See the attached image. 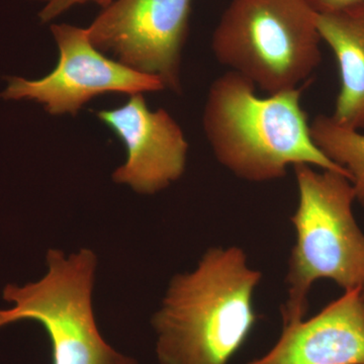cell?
<instances>
[{"instance_id": "6da1fadb", "label": "cell", "mask_w": 364, "mask_h": 364, "mask_svg": "<svg viewBox=\"0 0 364 364\" xmlns=\"http://www.w3.org/2000/svg\"><path fill=\"white\" fill-rule=\"evenodd\" d=\"M261 277L237 247L210 249L193 272L176 275L153 317L160 363H229L257 320Z\"/></svg>"}, {"instance_id": "7a4b0ae2", "label": "cell", "mask_w": 364, "mask_h": 364, "mask_svg": "<svg viewBox=\"0 0 364 364\" xmlns=\"http://www.w3.org/2000/svg\"><path fill=\"white\" fill-rule=\"evenodd\" d=\"M255 87L231 70L210 86L203 130L221 164L254 182L284 177L291 164L340 172L350 179L347 170L331 161L314 142L301 107V87L267 97H257Z\"/></svg>"}, {"instance_id": "3957f363", "label": "cell", "mask_w": 364, "mask_h": 364, "mask_svg": "<svg viewBox=\"0 0 364 364\" xmlns=\"http://www.w3.org/2000/svg\"><path fill=\"white\" fill-rule=\"evenodd\" d=\"M294 167L299 203L291 221L296 241L289 258L284 326L304 320L316 280L331 279L345 291L364 287V234L352 212L356 198L350 179L308 164Z\"/></svg>"}, {"instance_id": "277c9868", "label": "cell", "mask_w": 364, "mask_h": 364, "mask_svg": "<svg viewBox=\"0 0 364 364\" xmlns=\"http://www.w3.org/2000/svg\"><path fill=\"white\" fill-rule=\"evenodd\" d=\"M316 16L305 0H232L213 35V51L268 95L296 90L322 59Z\"/></svg>"}, {"instance_id": "5b68a950", "label": "cell", "mask_w": 364, "mask_h": 364, "mask_svg": "<svg viewBox=\"0 0 364 364\" xmlns=\"http://www.w3.org/2000/svg\"><path fill=\"white\" fill-rule=\"evenodd\" d=\"M46 262L47 272L38 282L4 287V301L13 306L0 310V328L21 320L39 322L51 340L53 364H136L98 331L92 306L97 254L50 249Z\"/></svg>"}, {"instance_id": "8992f818", "label": "cell", "mask_w": 364, "mask_h": 364, "mask_svg": "<svg viewBox=\"0 0 364 364\" xmlns=\"http://www.w3.org/2000/svg\"><path fill=\"white\" fill-rule=\"evenodd\" d=\"M51 32L59 49L54 70L38 80L9 79L2 97L33 100L53 116H74L86 102L105 93L134 95L165 90L157 76L105 56L91 42L87 28L54 23Z\"/></svg>"}, {"instance_id": "52a82bcc", "label": "cell", "mask_w": 364, "mask_h": 364, "mask_svg": "<svg viewBox=\"0 0 364 364\" xmlns=\"http://www.w3.org/2000/svg\"><path fill=\"white\" fill-rule=\"evenodd\" d=\"M191 9V0H114L88 26V35L100 51L178 92Z\"/></svg>"}, {"instance_id": "ba28073f", "label": "cell", "mask_w": 364, "mask_h": 364, "mask_svg": "<svg viewBox=\"0 0 364 364\" xmlns=\"http://www.w3.org/2000/svg\"><path fill=\"white\" fill-rule=\"evenodd\" d=\"M97 117L126 148V161L114 170L112 181L140 195H154L181 178L188 159V141L168 112L151 111L143 93L131 95L117 109L97 112Z\"/></svg>"}, {"instance_id": "9c48e42d", "label": "cell", "mask_w": 364, "mask_h": 364, "mask_svg": "<svg viewBox=\"0 0 364 364\" xmlns=\"http://www.w3.org/2000/svg\"><path fill=\"white\" fill-rule=\"evenodd\" d=\"M247 364H364V299L345 291L309 320L284 326L274 347Z\"/></svg>"}, {"instance_id": "30bf717a", "label": "cell", "mask_w": 364, "mask_h": 364, "mask_svg": "<svg viewBox=\"0 0 364 364\" xmlns=\"http://www.w3.org/2000/svg\"><path fill=\"white\" fill-rule=\"evenodd\" d=\"M321 40L334 53L340 90L332 119L346 128L364 130V2L336 13L317 14Z\"/></svg>"}, {"instance_id": "8fae6325", "label": "cell", "mask_w": 364, "mask_h": 364, "mask_svg": "<svg viewBox=\"0 0 364 364\" xmlns=\"http://www.w3.org/2000/svg\"><path fill=\"white\" fill-rule=\"evenodd\" d=\"M310 127L318 149L347 170L355 198L364 205V134L341 126L331 116L324 114H318Z\"/></svg>"}, {"instance_id": "7c38bea8", "label": "cell", "mask_w": 364, "mask_h": 364, "mask_svg": "<svg viewBox=\"0 0 364 364\" xmlns=\"http://www.w3.org/2000/svg\"><path fill=\"white\" fill-rule=\"evenodd\" d=\"M112 1L114 0H49L40 11L39 18L42 23H50L79 4H95L104 9Z\"/></svg>"}, {"instance_id": "4fadbf2b", "label": "cell", "mask_w": 364, "mask_h": 364, "mask_svg": "<svg viewBox=\"0 0 364 364\" xmlns=\"http://www.w3.org/2000/svg\"><path fill=\"white\" fill-rule=\"evenodd\" d=\"M316 14L336 13L358 4L364 0H305Z\"/></svg>"}, {"instance_id": "5bb4252c", "label": "cell", "mask_w": 364, "mask_h": 364, "mask_svg": "<svg viewBox=\"0 0 364 364\" xmlns=\"http://www.w3.org/2000/svg\"><path fill=\"white\" fill-rule=\"evenodd\" d=\"M31 1H40V2H44V4H47L49 0H31Z\"/></svg>"}, {"instance_id": "9a60e30c", "label": "cell", "mask_w": 364, "mask_h": 364, "mask_svg": "<svg viewBox=\"0 0 364 364\" xmlns=\"http://www.w3.org/2000/svg\"><path fill=\"white\" fill-rule=\"evenodd\" d=\"M361 296H363V298L364 299V287L361 289Z\"/></svg>"}]
</instances>
